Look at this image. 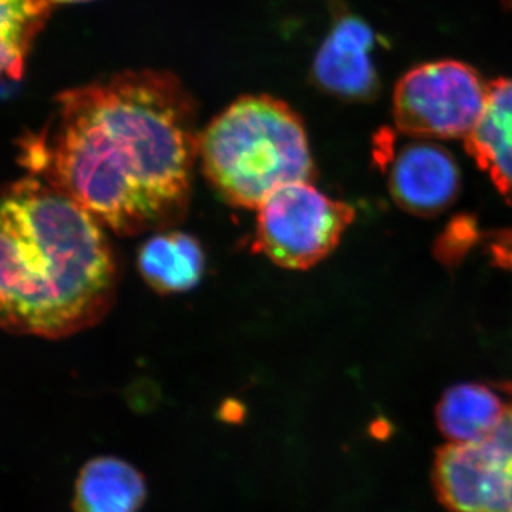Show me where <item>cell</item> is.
Listing matches in <instances>:
<instances>
[{"instance_id":"5b68a950","label":"cell","mask_w":512,"mask_h":512,"mask_svg":"<svg viewBox=\"0 0 512 512\" xmlns=\"http://www.w3.org/2000/svg\"><path fill=\"white\" fill-rule=\"evenodd\" d=\"M487 93L488 84L467 64H421L397 83L394 120L399 130L412 136L467 137L483 113Z\"/></svg>"},{"instance_id":"6da1fadb","label":"cell","mask_w":512,"mask_h":512,"mask_svg":"<svg viewBox=\"0 0 512 512\" xmlns=\"http://www.w3.org/2000/svg\"><path fill=\"white\" fill-rule=\"evenodd\" d=\"M197 104L170 72L131 70L57 96L23 165L121 237L183 221L198 160Z\"/></svg>"},{"instance_id":"2e32d148","label":"cell","mask_w":512,"mask_h":512,"mask_svg":"<svg viewBox=\"0 0 512 512\" xmlns=\"http://www.w3.org/2000/svg\"><path fill=\"white\" fill-rule=\"evenodd\" d=\"M50 6L56 5H73V3L90 2V0H45Z\"/></svg>"},{"instance_id":"52a82bcc","label":"cell","mask_w":512,"mask_h":512,"mask_svg":"<svg viewBox=\"0 0 512 512\" xmlns=\"http://www.w3.org/2000/svg\"><path fill=\"white\" fill-rule=\"evenodd\" d=\"M394 148L390 131L377 138V163L387 171L396 204L419 217H433L450 207L460 190V173L453 156L426 141Z\"/></svg>"},{"instance_id":"9c48e42d","label":"cell","mask_w":512,"mask_h":512,"mask_svg":"<svg viewBox=\"0 0 512 512\" xmlns=\"http://www.w3.org/2000/svg\"><path fill=\"white\" fill-rule=\"evenodd\" d=\"M466 147L512 202V79L488 84L483 113L466 137Z\"/></svg>"},{"instance_id":"8992f818","label":"cell","mask_w":512,"mask_h":512,"mask_svg":"<svg viewBox=\"0 0 512 512\" xmlns=\"http://www.w3.org/2000/svg\"><path fill=\"white\" fill-rule=\"evenodd\" d=\"M433 484L451 512H512V460L480 441L440 447Z\"/></svg>"},{"instance_id":"277c9868","label":"cell","mask_w":512,"mask_h":512,"mask_svg":"<svg viewBox=\"0 0 512 512\" xmlns=\"http://www.w3.org/2000/svg\"><path fill=\"white\" fill-rule=\"evenodd\" d=\"M355 211L311 183L276 191L258 210L256 247L286 269L312 268L336 248Z\"/></svg>"},{"instance_id":"5bb4252c","label":"cell","mask_w":512,"mask_h":512,"mask_svg":"<svg viewBox=\"0 0 512 512\" xmlns=\"http://www.w3.org/2000/svg\"><path fill=\"white\" fill-rule=\"evenodd\" d=\"M480 441L484 446L512 460V403L505 406L503 417L494 430Z\"/></svg>"},{"instance_id":"8fae6325","label":"cell","mask_w":512,"mask_h":512,"mask_svg":"<svg viewBox=\"0 0 512 512\" xmlns=\"http://www.w3.org/2000/svg\"><path fill=\"white\" fill-rule=\"evenodd\" d=\"M138 269L158 293L190 291L201 281L205 256L200 242L177 229L156 232L138 254Z\"/></svg>"},{"instance_id":"ac0fdd59","label":"cell","mask_w":512,"mask_h":512,"mask_svg":"<svg viewBox=\"0 0 512 512\" xmlns=\"http://www.w3.org/2000/svg\"><path fill=\"white\" fill-rule=\"evenodd\" d=\"M508 2H510V5L512 6V0H508Z\"/></svg>"},{"instance_id":"9a60e30c","label":"cell","mask_w":512,"mask_h":512,"mask_svg":"<svg viewBox=\"0 0 512 512\" xmlns=\"http://www.w3.org/2000/svg\"><path fill=\"white\" fill-rule=\"evenodd\" d=\"M222 420L227 423H238L244 416V410L241 409L238 403L232 404L231 402L225 403V406L220 410Z\"/></svg>"},{"instance_id":"ba28073f","label":"cell","mask_w":512,"mask_h":512,"mask_svg":"<svg viewBox=\"0 0 512 512\" xmlns=\"http://www.w3.org/2000/svg\"><path fill=\"white\" fill-rule=\"evenodd\" d=\"M375 32L356 16L336 20L312 64V77L320 89L339 99L365 101L379 90L375 64Z\"/></svg>"},{"instance_id":"4fadbf2b","label":"cell","mask_w":512,"mask_h":512,"mask_svg":"<svg viewBox=\"0 0 512 512\" xmlns=\"http://www.w3.org/2000/svg\"><path fill=\"white\" fill-rule=\"evenodd\" d=\"M2 5V70L20 80L33 40L45 28L52 6L45 0H0Z\"/></svg>"},{"instance_id":"7a4b0ae2","label":"cell","mask_w":512,"mask_h":512,"mask_svg":"<svg viewBox=\"0 0 512 512\" xmlns=\"http://www.w3.org/2000/svg\"><path fill=\"white\" fill-rule=\"evenodd\" d=\"M96 217L45 178L6 188L0 234V319L6 332L63 339L113 308L116 256Z\"/></svg>"},{"instance_id":"3957f363","label":"cell","mask_w":512,"mask_h":512,"mask_svg":"<svg viewBox=\"0 0 512 512\" xmlns=\"http://www.w3.org/2000/svg\"><path fill=\"white\" fill-rule=\"evenodd\" d=\"M198 160L222 200L248 210L315 177L301 117L266 94L239 97L218 114L200 133Z\"/></svg>"},{"instance_id":"7c38bea8","label":"cell","mask_w":512,"mask_h":512,"mask_svg":"<svg viewBox=\"0 0 512 512\" xmlns=\"http://www.w3.org/2000/svg\"><path fill=\"white\" fill-rule=\"evenodd\" d=\"M505 404L484 384L464 383L450 387L436 407L441 434L454 444L483 440L503 417Z\"/></svg>"},{"instance_id":"e0dca14e","label":"cell","mask_w":512,"mask_h":512,"mask_svg":"<svg viewBox=\"0 0 512 512\" xmlns=\"http://www.w3.org/2000/svg\"><path fill=\"white\" fill-rule=\"evenodd\" d=\"M498 389L512 397V382L498 384Z\"/></svg>"},{"instance_id":"30bf717a","label":"cell","mask_w":512,"mask_h":512,"mask_svg":"<svg viewBox=\"0 0 512 512\" xmlns=\"http://www.w3.org/2000/svg\"><path fill=\"white\" fill-rule=\"evenodd\" d=\"M147 497L143 474L121 458H92L74 483V512H138Z\"/></svg>"}]
</instances>
